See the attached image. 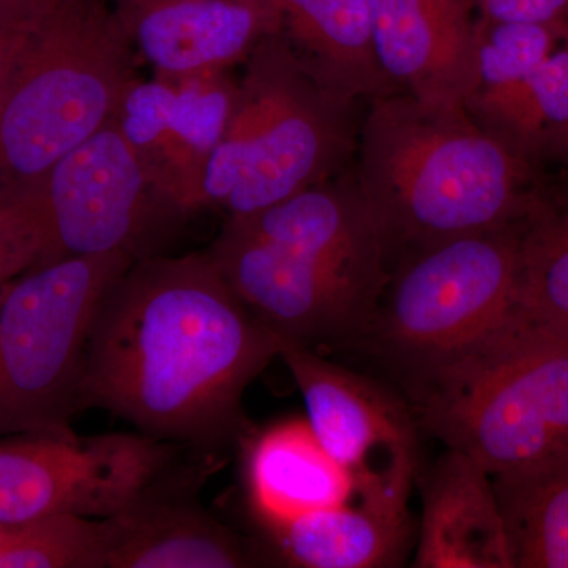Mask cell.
I'll return each mask as SVG.
<instances>
[{"mask_svg": "<svg viewBox=\"0 0 568 568\" xmlns=\"http://www.w3.org/2000/svg\"><path fill=\"white\" fill-rule=\"evenodd\" d=\"M40 245L20 209L0 196V290L39 267Z\"/></svg>", "mask_w": 568, "mask_h": 568, "instance_id": "25", "label": "cell"}, {"mask_svg": "<svg viewBox=\"0 0 568 568\" xmlns=\"http://www.w3.org/2000/svg\"><path fill=\"white\" fill-rule=\"evenodd\" d=\"M11 190L31 213L43 264L122 252L145 257L156 231L182 216L156 189L112 118L39 181Z\"/></svg>", "mask_w": 568, "mask_h": 568, "instance_id": "8", "label": "cell"}, {"mask_svg": "<svg viewBox=\"0 0 568 568\" xmlns=\"http://www.w3.org/2000/svg\"><path fill=\"white\" fill-rule=\"evenodd\" d=\"M278 357L211 253L133 261L93 324L78 410H110L160 440L237 435L242 398Z\"/></svg>", "mask_w": 568, "mask_h": 568, "instance_id": "1", "label": "cell"}, {"mask_svg": "<svg viewBox=\"0 0 568 568\" xmlns=\"http://www.w3.org/2000/svg\"><path fill=\"white\" fill-rule=\"evenodd\" d=\"M54 2L55 0H0V17L37 21Z\"/></svg>", "mask_w": 568, "mask_h": 568, "instance_id": "28", "label": "cell"}, {"mask_svg": "<svg viewBox=\"0 0 568 568\" xmlns=\"http://www.w3.org/2000/svg\"><path fill=\"white\" fill-rule=\"evenodd\" d=\"M354 173L390 271L432 246L521 223L549 175L480 129L465 106L405 92L366 102Z\"/></svg>", "mask_w": 568, "mask_h": 568, "instance_id": "2", "label": "cell"}, {"mask_svg": "<svg viewBox=\"0 0 568 568\" xmlns=\"http://www.w3.org/2000/svg\"><path fill=\"white\" fill-rule=\"evenodd\" d=\"M237 82L230 70L136 78L115 111L123 136L182 219L204 207L205 173L230 121Z\"/></svg>", "mask_w": 568, "mask_h": 568, "instance_id": "12", "label": "cell"}, {"mask_svg": "<svg viewBox=\"0 0 568 568\" xmlns=\"http://www.w3.org/2000/svg\"><path fill=\"white\" fill-rule=\"evenodd\" d=\"M104 568H237L253 566L250 549L230 529L155 489L103 518Z\"/></svg>", "mask_w": 568, "mask_h": 568, "instance_id": "16", "label": "cell"}, {"mask_svg": "<svg viewBox=\"0 0 568 568\" xmlns=\"http://www.w3.org/2000/svg\"><path fill=\"white\" fill-rule=\"evenodd\" d=\"M480 129L544 173L568 171V33L529 77L465 103Z\"/></svg>", "mask_w": 568, "mask_h": 568, "instance_id": "18", "label": "cell"}, {"mask_svg": "<svg viewBox=\"0 0 568 568\" xmlns=\"http://www.w3.org/2000/svg\"><path fill=\"white\" fill-rule=\"evenodd\" d=\"M37 21H22L14 20V18L0 17V73L9 65L10 59L13 58L14 51L20 47L26 33L29 32V29Z\"/></svg>", "mask_w": 568, "mask_h": 568, "instance_id": "27", "label": "cell"}, {"mask_svg": "<svg viewBox=\"0 0 568 568\" xmlns=\"http://www.w3.org/2000/svg\"><path fill=\"white\" fill-rule=\"evenodd\" d=\"M567 33L568 22L529 24L495 21L478 14L476 92L493 91L529 77L566 40Z\"/></svg>", "mask_w": 568, "mask_h": 568, "instance_id": "24", "label": "cell"}, {"mask_svg": "<svg viewBox=\"0 0 568 568\" xmlns=\"http://www.w3.org/2000/svg\"><path fill=\"white\" fill-rule=\"evenodd\" d=\"M568 22V21H567Z\"/></svg>", "mask_w": 568, "mask_h": 568, "instance_id": "29", "label": "cell"}, {"mask_svg": "<svg viewBox=\"0 0 568 568\" xmlns=\"http://www.w3.org/2000/svg\"><path fill=\"white\" fill-rule=\"evenodd\" d=\"M413 566L514 568L493 478L462 452L446 448L422 481Z\"/></svg>", "mask_w": 568, "mask_h": 568, "instance_id": "15", "label": "cell"}, {"mask_svg": "<svg viewBox=\"0 0 568 568\" xmlns=\"http://www.w3.org/2000/svg\"><path fill=\"white\" fill-rule=\"evenodd\" d=\"M481 17L495 21L560 24L568 21V0H470Z\"/></svg>", "mask_w": 568, "mask_h": 568, "instance_id": "26", "label": "cell"}, {"mask_svg": "<svg viewBox=\"0 0 568 568\" xmlns=\"http://www.w3.org/2000/svg\"><path fill=\"white\" fill-rule=\"evenodd\" d=\"M133 261L63 257L0 290V437L71 433L93 324Z\"/></svg>", "mask_w": 568, "mask_h": 568, "instance_id": "6", "label": "cell"}, {"mask_svg": "<svg viewBox=\"0 0 568 568\" xmlns=\"http://www.w3.org/2000/svg\"><path fill=\"white\" fill-rule=\"evenodd\" d=\"M134 51L155 77L230 70L283 29L275 0H112Z\"/></svg>", "mask_w": 568, "mask_h": 568, "instance_id": "14", "label": "cell"}, {"mask_svg": "<svg viewBox=\"0 0 568 568\" xmlns=\"http://www.w3.org/2000/svg\"><path fill=\"white\" fill-rule=\"evenodd\" d=\"M283 33L313 70L368 102L394 92L377 65L366 0H275Z\"/></svg>", "mask_w": 568, "mask_h": 568, "instance_id": "20", "label": "cell"}, {"mask_svg": "<svg viewBox=\"0 0 568 568\" xmlns=\"http://www.w3.org/2000/svg\"><path fill=\"white\" fill-rule=\"evenodd\" d=\"M233 111L209 162L204 207L245 216L353 166L366 102L328 84L283 31L244 62Z\"/></svg>", "mask_w": 568, "mask_h": 568, "instance_id": "4", "label": "cell"}, {"mask_svg": "<svg viewBox=\"0 0 568 568\" xmlns=\"http://www.w3.org/2000/svg\"><path fill=\"white\" fill-rule=\"evenodd\" d=\"M377 65L394 92L465 106L477 89L470 0H366Z\"/></svg>", "mask_w": 568, "mask_h": 568, "instance_id": "13", "label": "cell"}, {"mask_svg": "<svg viewBox=\"0 0 568 568\" xmlns=\"http://www.w3.org/2000/svg\"><path fill=\"white\" fill-rule=\"evenodd\" d=\"M278 357L304 398L313 435L345 470L358 499L407 515L417 477V422L409 405L379 384L278 338Z\"/></svg>", "mask_w": 568, "mask_h": 568, "instance_id": "10", "label": "cell"}, {"mask_svg": "<svg viewBox=\"0 0 568 568\" xmlns=\"http://www.w3.org/2000/svg\"><path fill=\"white\" fill-rule=\"evenodd\" d=\"M263 528L287 566L305 568L398 566L410 530L407 515L361 503L320 508Z\"/></svg>", "mask_w": 568, "mask_h": 568, "instance_id": "19", "label": "cell"}, {"mask_svg": "<svg viewBox=\"0 0 568 568\" xmlns=\"http://www.w3.org/2000/svg\"><path fill=\"white\" fill-rule=\"evenodd\" d=\"M245 477L254 517L263 526L320 508L364 504L302 418L280 422L254 437Z\"/></svg>", "mask_w": 568, "mask_h": 568, "instance_id": "17", "label": "cell"}, {"mask_svg": "<svg viewBox=\"0 0 568 568\" xmlns=\"http://www.w3.org/2000/svg\"><path fill=\"white\" fill-rule=\"evenodd\" d=\"M173 459L151 436H17L0 440V526L50 515L110 518L148 496Z\"/></svg>", "mask_w": 568, "mask_h": 568, "instance_id": "9", "label": "cell"}, {"mask_svg": "<svg viewBox=\"0 0 568 568\" xmlns=\"http://www.w3.org/2000/svg\"><path fill=\"white\" fill-rule=\"evenodd\" d=\"M521 223L399 261L362 334L403 377L440 364L523 308Z\"/></svg>", "mask_w": 568, "mask_h": 568, "instance_id": "7", "label": "cell"}, {"mask_svg": "<svg viewBox=\"0 0 568 568\" xmlns=\"http://www.w3.org/2000/svg\"><path fill=\"white\" fill-rule=\"evenodd\" d=\"M106 2L55 0L0 73V190L43 178L136 80V51Z\"/></svg>", "mask_w": 568, "mask_h": 568, "instance_id": "5", "label": "cell"}, {"mask_svg": "<svg viewBox=\"0 0 568 568\" xmlns=\"http://www.w3.org/2000/svg\"><path fill=\"white\" fill-rule=\"evenodd\" d=\"M207 252L254 320L310 349L362 336L387 283V276L268 244L230 223Z\"/></svg>", "mask_w": 568, "mask_h": 568, "instance_id": "11", "label": "cell"}, {"mask_svg": "<svg viewBox=\"0 0 568 568\" xmlns=\"http://www.w3.org/2000/svg\"><path fill=\"white\" fill-rule=\"evenodd\" d=\"M521 233V304L568 338V171L538 186Z\"/></svg>", "mask_w": 568, "mask_h": 568, "instance_id": "22", "label": "cell"}, {"mask_svg": "<svg viewBox=\"0 0 568 568\" xmlns=\"http://www.w3.org/2000/svg\"><path fill=\"white\" fill-rule=\"evenodd\" d=\"M403 381L417 424L491 477L568 452V338L525 306L476 345Z\"/></svg>", "mask_w": 568, "mask_h": 568, "instance_id": "3", "label": "cell"}, {"mask_svg": "<svg viewBox=\"0 0 568 568\" xmlns=\"http://www.w3.org/2000/svg\"><path fill=\"white\" fill-rule=\"evenodd\" d=\"M103 518L50 515L0 526V568H104Z\"/></svg>", "mask_w": 568, "mask_h": 568, "instance_id": "23", "label": "cell"}, {"mask_svg": "<svg viewBox=\"0 0 568 568\" xmlns=\"http://www.w3.org/2000/svg\"><path fill=\"white\" fill-rule=\"evenodd\" d=\"M491 478L514 568H568V452Z\"/></svg>", "mask_w": 568, "mask_h": 568, "instance_id": "21", "label": "cell"}]
</instances>
